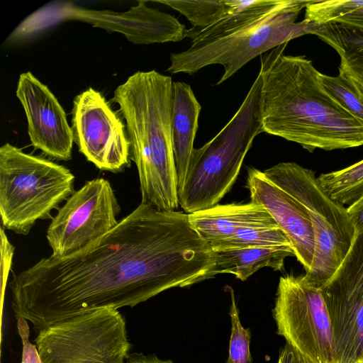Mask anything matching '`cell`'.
<instances>
[{
    "label": "cell",
    "instance_id": "obj_1",
    "mask_svg": "<svg viewBox=\"0 0 363 363\" xmlns=\"http://www.w3.org/2000/svg\"><path fill=\"white\" fill-rule=\"evenodd\" d=\"M213 250L184 211L140 203L108 233L64 258L44 257L14 274L11 308L38 333L99 308L133 307L174 287L213 278Z\"/></svg>",
    "mask_w": 363,
    "mask_h": 363
},
{
    "label": "cell",
    "instance_id": "obj_2",
    "mask_svg": "<svg viewBox=\"0 0 363 363\" xmlns=\"http://www.w3.org/2000/svg\"><path fill=\"white\" fill-rule=\"evenodd\" d=\"M287 44L260 55L263 132L310 152L363 145V123L326 90L311 60L284 54Z\"/></svg>",
    "mask_w": 363,
    "mask_h": 363
},
{
    "label": "cell",
    "instance_id": "obj_3",
    "mask_svg": "<svg viewBox=\"0 0 363 363\" xmlns=\"http://www.w3.org/2000/svg\"><path fill=\"white\" fill-rule=\"evenodd\" d=\"M173 82L155 70L138 71L117 86L112 98L125 121L141 203L161 211L179 206L172 138Z\"/></svg>",
    "mask_w": 363,
    "mask_h": 363
},
{
    "label": "cell",
    "instance_id": "obj_4",
    "mask_svg": "<svg viewBox=\"0 0 363 363\" xmlns=\"http://www.w3.org/2000/svg\"><path fill=\"white\" fill-rule=\"evenodd\" d=\"M262 78L258 74L238 110L214 138L191 152L178 191L186 213L211 208L231 189L254 139L264 133L261 120Z\"/></svg>",
    "mask_w": 363,
    "mask_h": 363
},
{
    "label": "cell",
    "instance_id": "obj_5",
    "mask_svg": "<svg viewBox=\"0 0 363 363\" xmlns=\"http://www.w3.org/2000/svg\"><path fill=\"white\" fill-rule=\"evenodd\" d=\"M66 167L5 143L0 147V216L4 229L27 235L74 193Z\"/></svg>",
    "mask_w": 363,
    "mask_h": 363
},
{
    "label": "cell",
    "instance_id": "obj_6",
    "mask_svg": "<svg viewBox=\"0 0 363 363\" xmlns=\"http://www.w3.org/2000/svg\"><path fill=\"white\" fill-rule=\"evenodd\" d=\"M311 1L279 0L262 16L227 36L172 53L167 72L194 74L205 67L220 65L224 71L215 84L220 85L256 57L292 39L311 34L313 23L303 19L296 22Z\"/></svg>",
    "mask_w": 363,
    "mask_h": 363
},
{
    "label": "cell",
    "instance_id": "obj_7",
    "mask_svg": "<svg viewBox=\"0 0 363 363\" xmlns=\"http://www.w3.org/2000/svg\"><path fill=\"white\" fill-rule=\"evenodd\" d=\"M263 172L306 211L313 230L315 252L311 269L305 274L320 287L340 267L355 237L347 208L323 191L313 169L284 162Z\"/></svg>",
    "mask_w": 363,
    "mask_h": 363
},
{
    "label": "cell",
    "instance_id": "obj_8",
    "mask_svg": "<svg viewBox=\"0 0 363 363\" xmlns=\"http://www.w3.org/2000/svg\"><path fill=\"white\" fill-rule=\"evenodd\" d=\"M147 1L124 12L84 9L68 2H52L26 18L9 40L23 43L40 36L60 23L75 20L108 32H117L135 44L179 42L189 37L187 29L174 16L148 7Z\"/></svg>",
    "mask_w": 363,
    "mask_h": 363
},
{
    "label": "cell",
    "instance_id": "obj_9",
    "mask_svg": "<svg viewBox=\"0 0 363 363\" xmlns=\"http://www.w3.org/2000/svg\"><path fill=\"white\" fill-rule=\"evenodd\" d=\"M35 342L41 363H123L130 349L124 317L107 308L51 324Z\"/></svg>",
    "mask_w": 363,
    "mask_h": 363
},
{
    "label": "cell",
    "instance_id": "obj_10",
    "mask_svg": "<svg viewBox=\"0 0 363 363\" xmlns=\"http://www.w3.org/2000/svg\"><path fill=\"white\" fill-rule=\"evenodd\" d=\"M273 317L277 333L311 363H334L330 318L320 289L306 274L279 278Z\"/></svg>",
    "mask_w": 363,
    "mask_h": 363
},
{
    "label": "cell",
    "instance_id": "obj_11",
    "mask_svg": "<svg viewBox=\"0 0 363 363\" xmlns=\"http://www.w3.org/2000/svg\"><path fill=\"white\" fill-rule=\"evenodd\" d=\"M121 207L110 182L96 178L85 184L58 208L48 228L51 256L64 258L90 245L118 223Z\"/></svg>",
    "mask_w": 363,
    "mask_h": 363
},
{
    "label": "cell",
    "instance_id": "obj_12",
    "mask_svg": "<svg viewBox=\"0 0 363 363\" xmlns=\"http://www.w3.org/2000/svg\"><path fill=\"white\" fill-rule=\"evenodd\" d=\"M320 289L333 328L334 363H363V232Z\"/></svg>",
    "mask_w": 363,
    "mask_h": 363
},
{
    "label": "cell",
    "instance_id": "obj_13",
    "mask_svg": "<svg viewBox=\"0 0 363 363\" xmlns=\"http://www.w3.org/2000/svg\"><path fill=\"white\" fill-rule=\"evenodd\" d=\"M71 114L74 142L89 162L113 173L130 166L126 126L101 92L90 87L77 95Z\"/></svg>",
    "mask_w": 363,
    "mask_h": 363
},
{
    "label": "cell",
    "instance_id": "obj_14",
    "mask_svg": "<svg viewBox=\"0 0 363 363\" xmlns=\"http://www.w3.org/2000/svg\"><path fill=\"white\" fill-rule=\"evenodd\" d=\"M16 94L26 113L32 145L52 159L71 160L72 128L65 110L49 88L26 72L19 77Z\"/></svg>",
    "mask_w": 363,
    "mask_h": 363
},
{
    "label": "cell",
    "instance_id": "obj_15",
    "mask_svg": "<svg viewBox=\"0 0 363 363\" xmlns=\"http://www.w3.org/2000/svg\"><path fill=\"white\" fill-rule=\"evenodd\" d=\"M246 186L252 202L262 205L284 232L294 256L306 272L311 267L315 238L309 217L303 206L291 195L255 168L247 172Z\"/></svg>",
    "mask_w": 363,
    "mask_h": 363
},
{
    "label": "cell",
    "instance_id": "obj_16",
    "mask_svg": "<svg viewBox=\"0 0 363 363\" xmlns=\"http://www.w3.org/2000/svg\"><path fill=\"white\" fill-rule=\"evenodd\" d=\"M189 220L213 250L245 228L279 227L262 205L252 201L217 204L189 214Z\"/></svg>",
    "mask_w": 363,
    "mask_h": 363
},
{
    "label": "cell",
    "instance_id": "obj_17",
    "mask_svg": "<svg viewBox=\"0 0 363 363\" xmlns=\"http://www.w3.org/2000/svg\"><path fill=\"white\" fill-rule=\"evenodd\" d=\"M201 106L190 85L173 82L172 138L178 191L182 186L198 130Z\"/></svg>",
    "mask_w": 363,
    "mask_h": 363
},
{
    "label": "cell",
    "instance_id": "obj_18",
    "mask_svg": "<svg viewBox=\"0 0 363 363\" xmlns=\"http://www.w3.org/2000/svg\"><path fill=\"white\" fill-rule=\"evenodd\" d=\"M311 34L333 48L338 54V72L363 101V32L337 23L314 24Z\"/></svg>",
    "mask_w": 363,
    "mask_h": 363
},
{
    "label": "cell",
    "instance_id": "obj_19",
    "mask_svg": "<svg viewBox=\"0 0 363 363\" xmlns=\"http://www.w3.org/2000/svg\"><path fill=\"white\" fill-rule=\"evenodd\" d=\"M213 252L216 258L213 275L230 274L241 281L247 280L263 267L280 271L285 259L294 256L291 247H246Z\"/></svg>",
    "mask_w": 363,
    "mask_h": 363
},
{
    "label": "cell",
    "instance_id": "obj_20",
    "mask_svg": "<svg viewBox=\"0 0 363 363\" xmlns=\"http://www.w3.org/2000/svg\"><path fill=\"white\" fill-rule=\"evenodd\" d=\"M279 0H251L235 13L203 28L189 30L191 45L204 43L227 36L252 23L274 8Z\"/></svg>",
    "mask_w": 363,
    "mask_h": 363
},
{
    "label": "cell",
    "instance_id": "obj_21",
    "mask_svg": "<svg viewBox=\"0 0 363 363\" xmlns=\"http://www.w3.org/2000/svg\"><path fill=\"white\" fill-rule=\"evenodd\" d=\"M244 0H161L155 2L167 5L184 15L199 29L207 27L243 7Z\"/></svg>",
    "mask_w": 363,
    "mask_h": 363
},
{
    "label": "cell",
    "instance_id": "obj_22",
    "mask_svg": "<svg viewBox=\"0 0 363 363\" xmlns=\"http://www.w3.org/2000/svg\"><path fill=\"white\" fill-rule=\"evenodd\" d=\"M303 20L317 25L337 23L363 32V1L312 0Z\"/></svg>",
    "mask_w": 363,
    "mask_h": 363
},
{
    "label": "cell",
    "instance_id": "obj_23",
    "mask_svg": "<svg viewBox=\"0 0 363 363\" xmlns=\"http://www.w3.org/2000/svg\"><path fill=\"white\" fill-rule=\"evenodd\" d=\"M317 179L332 199L350 206L363 196V160L342 169L320 174Z\"/></svg>",
    "mask_w": 363,
    "mask_h": 363
},
{
    "label": "cell",
    "instance_id": "obj_24",
    "mask_svg": "<svg viewBox=\"0 0 363 363\" xmlns=\"http://www.w3.org/2000/svg\"><path fill=\"white\" fill-rule=\"evenodd\" d=\"M246 247L292 248V246L280 227L249 228L239 231L213 251Z\"/></svg>",
    "mask_w": 363,
    "mask_h": 363
},
{
    "label": "cell",
    "instance_id": "obj_25",
    "mask_svg": "<svg viewBox=\"0 0 363 363\" xmlns=\"http://www.w3.org/2000/svg\"><path fill=\"white\" fill-rule=\"evenodd\" d=\"M229 315L231 320V333L226 363H252L250 350L251 331L250 328H244L241 323L233 290Z\"/></svg>",
    "mask_w": 363,
    "mask_h": 363
},
{
    "label": "cell",
    "instance_id": "obj_26",
    "mask_svg": "<svg viewBox=\"0 0 363 363\" xmlns=\"http://www.w3.org/2000/svg\"><path fill=\"white\" fill-rule=\"evenodd\" d=\"M320 77L324 87L339 104L363 123V101L350 82L340 74L330 76L320 73Z\"/></svg>",
    "mask_w": 363,
    "mask_h": 363
},
{
    "label": "cell",
    "instance_id": "obj_27",
    "mask_svg": "<svg viewBox=\"0 0 363 363\" xmlns=\"http://www.w3.org/2000/svg\"><path fill=\"white\" fill-rule=\"evenodd\" d=\"M27 322L23 318L17 319L18 331L23 345L21 363H41L36 346L29 341Z\"/></svg>",
    "mask_w": 363,
    "mask_h": 363
},
{
    "label": "cell",
    "instance_id": "obj_28",
    "mask_svg": "<svg viewBox=\"0 0 363 363\" xmlns=\"http://www.w3.org/2000/svg\"><path fill=\"white\" fill-rule=\"evenodd\" d=\"M347 211L356 233L363 232V196L348 206Z\"/></svg>",
    "mask_w": 363,
    "mask_h": 363
},
{
    "label": "cell",
    "instance_id": "obj_29",
    "mask_svg": "<svg viewBox=\"0 0 363 363\" xmlns=\"http://www.w3.org/2000/svg\"><path fill=\"white\" fill-rule=\"evenodd\" d=\"M277 363H311L289 344H286L279 352Z\"/></svg>",
    "mask_w": 363,
    "mask_h": 363
},
{
    "label": "cell",
    "instance_id": "obj_30",
    "mask_svg": "<svg viewBox=\"0 0 363 363\" xmlns=\"http://www.w3.org/2000/svg\"><path fill=\"white\" fill-rule=\"evenodd\" d=\"M123 363H174L172 360H164L155 354H144L141 352L129 353Z\"/></svg>",
    "mask_w": 363,
    "mask_h": 363
}]
</instances>
